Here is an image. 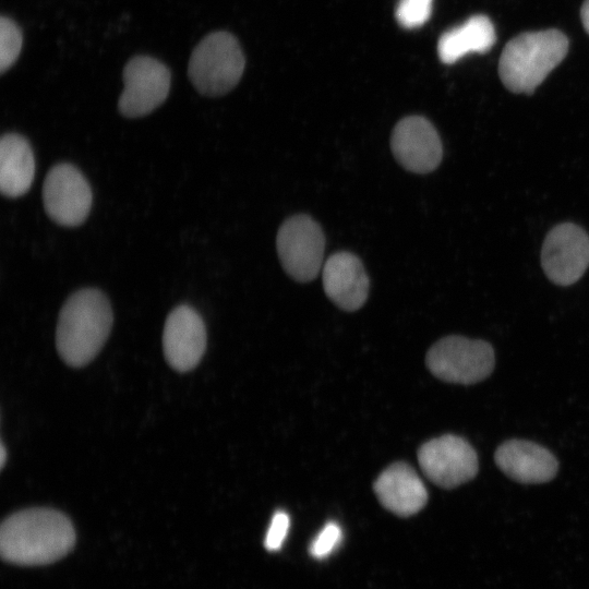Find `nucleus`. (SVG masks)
<instances>
[{
  "instance_id": "f257e3e1",
  "label": "nucleus",
  "mask_w": 589,
  "mask_h": 589,
  "mask_svg": "<svg viewBox=\"0 0 589 589\" xmlns=\"http://www.w3.org/2000/svg\"><path fill=\"white\" fill-rule=\"evenodd\" d=\"M75 542L71 520L62 513L34 507L12 514L0 528L2 557L19 565H43L63 557Z\"/></svg>"
},
{
  "instance_id": "f03ea898",
  "label": "nucleus",
  "mask_w": 589,
  "mask_h": 589,
  "mask_svg": "<svg viewBox=\"0 0 589 589\" xmlns=\"http://www.w3.org/2000/svg\"><path fill=\"white\" fill-rule=\"evenodd\" d=\"M112 310L98 289L84 288L64 302L56 332L57 350L74 368L91 362L99 352L112 326Z\"/></svg>"
},
{
  "instance_id": "7ed1b4c3",
  "label": "nucleus",
  "mask_w": 589,
  "mask_h": 589,
  "mask_svg": "<svg viewBox=\"0 0 589 589\" xmlns=\"http://www.w3.org/2000/svg\"><path fill=\"white\" fill-rule=\"evenodd\" d=\"M568 50L566 36L557 29L522 33L504 47L498 74L514 93H532L561 63Z\"/></svg>"
},
{
  "instance_id": "20e7f679",
  "label": "nucleus",
  "mask_w": 589,
  "mask_h": 589,
  "mask_svg": "<svg viewBox=\"0 0 589 589\" xmlns=\"http://www.w3.org/2000/svg\"><path fill=\"white\" fill-rule=\"evenodd\" d=\"M245 61L237 38L224 31L206 35L193 49L188 76L205 96H221L240 81Z\"/></svg>"
},
{
  "instance_id": "39448f33",
  "label": "nucleus",
  "mask_w": 589,
  "mask_h": 589,
  "mask_svg": "<svg viewBox=\"0 0 589 589\" xmlns=\"http://www.w3.org/2000/svg\"><path fill=\"white\" fill-rule=\"evenodd\" d=\"M425 362L437 378L467 385L486 378L494 369L495 357L490 344L453 335L436 341Z\"/></svg>"
},
{
  "instance_id": "423d86ee",
  "label": "nucleus",
  "mask_w": 589,
  "mask_h": 589,
  "mask_svg": "<svg viewBox=\"0 0 589 589\" xmlns=\"http://www.w3.org/2000/svg\"><path fill=\"white\" fill-rule=\"evenodd\" d=\"M276 249L284 271L298 283H309L323 266L324 232L309 215L290 216L277 231Z\"/></svg>"
},
{
  "instance_id": "0eeeda50",
  "label": "nucleus",
  "mask_w": 589,
  "mask_h": 589,
  "mask_svg": "<svg viewBox=\"0 0 589 589\" xmlns=\"http://www.w3.org/2000/svg\"><path fill=\"white\" fill-rule=\"evenodd\" d=\"M123 82L118 109L127 118H139L151 113L167 99L171 73L155 58L135 56L123 69Z\"/></svg>"
},
{
  "instance_id": "6e6552de",
  "label": "nucleus",
  "mask_w": 589,
  "mask_h": 589,
  "mask_svg": "<svg viewBox=\"0 0 589 589\" xmlns=\"http://www.w3.org/2000/svg\"><path fill=\"white\" fill-rule=\"evenodd\" d=\"M47 215L58 225L75 227L87 217L93 202L92 189L83 173L70 164H58L47 173L43 187Z\"/></svg>"
},
{
  "instance_id": "1a4fd4ad",
  "label": "nucleus",
  "mask_w": 589,
  "mask_h": 589,
  "mask_svg": "<svg viewBox=\"0 0 589 589\" xmlns=\"http://www.w3.org/2000/svg\"><path fill=\"white\" fill-rule=\"evenodd\" d=\"M419 465L434 484L452 489L471 480L478 472V456L462 437L442 435L424 443L418 450Z\"/></svg>"
},
{
  "instance_id": "9d476101",
  "label": "nucleus",
  "mask_w": 589,
  "mask_h": 589,
  "mask_svg": "<svg viewBox=\"0 0 589 589\" xmlns=\"http://www.w3.org/2000/svg\"><path fill=\"white\" fill-rule=\"evenodd\" d=\"M541 264L553 283L574 284L589 265L588 235L574 224L555 226L543 242Z\"/></svg>"
},
{
  "instance_id": "9b49d317",
  "label": "nucleus",
  "mask_w": 589,
  "mask_h": 589,
  "mask_svg": "<svg viewBox=\"0 0 589 589\" xmlns=\"http://www.w3.org/2000/svg\"><path fill=\"white\" fill-rule=\"evenodd\" d=\"M390 149L396 161L407 171L429 173L443 157V145L433 124L421 116L399 120L390 136Z\"/></svg>"
},
{
  "instance_id": "f8f14e48",
  "label": "nucleus",
  "mask_w": 589,
  "mask_h": 589,
  "mask_svg": "<svg viewBox=\"0 0 589 589\" xmlns=\"http://www.w3.org/2000/svg\"><path fill=\"white\" fill-rule=\"evenodd\" d=\"M163 348L172 369L187 372L197 365L206 349V328L193 308L181 304L169 313L163 333Z\"/></svg>"
},
{
  "instance_id": "ddd939ff",
  "label": "nucleus",
  "mask_w": 589,
  "mask_h": 589,
  "mask_svg": "<svg viewBox=\"0 0 589 589\" xmlns=\"http://www.w3.org/2000/svg\"><path fill=\"white\" fill-rule=\"evenodd\" d=\"M322 284L328 299L344 311H357L368 299L369 276L352 252L338 251L328 256L323 265Z\"/></svg>"
},
{
  "instance_id": "4468645a",
  "label": "nucleus",
  "mask_w": 589,
  "mask_h": 589,
  "mask_svg": "<svg viewBox=\"0 0 589 589\" xmlns=\"http://www.w3.org/2000/svg\"><path fill=\"white\" fill-rule=\"evenodd\" d=\"M495 462L506 476L521 483L548 482L558 467L551 452L522 440L504 442L495 452Z\"/></svg>"
},
{
  "instance_id": "2eb2a0df",
  "label": "nucleus",
  "mask_w": 589,
  "mask_h": 589,
  "mask_svg": "<svg viewBox=\"0 0 589 589\" xmlns=\"http://www.w3.org/2000/svg\"><path fill=\"white\" fill-rule=\"evenodd\" d=\"M373 488L380 503L401 517L417 514L428 502L424 483L405 462L393 464L383 470Z\"/></svg>"
},
{
  "instance_id": "dca6fc26",
  "label": "nucleus",
  "mask_w": 589,
  "mask_h": 589,
  "mask_svg": "<svg viewBox=\"0 0 589 589\" xmlns=\"http://www.w3.org/2000/svg\"><path fill=\"white\" fill-rule=\"evenodd\" d=\"M35 158L28 141L17 133H7L0 141V190L4 196L25 194L34 180Z\"/></svg>"
},
{
  "instance_id": "f3484780",
  "label": "nucleus",
  "mask_w": 589,
  "mask_h": 589,
  "mask_svg": "<svg viewBox=\"0 0 589 589\" xmlns=\"http://www.w3.org/2000/svg\"><path fill=\"white\" fill-rule=\"evenodd\" d=\"M495 43V29L485 15H473L461 25L445 32L438 39L437 53L450 64L470 52H486Z\"/></svg>"
},
{
  "instance_id": "a211bd4d",
  "label": "nucleus",
  "mask_w": 589,
  "mask_h": 589,
  "mask_svg": "<svg viewBox=\"0 0 589 589\" xmlns=\"http://www.w3.org/2000/svg\"><path fill=\"white\" fill-rule=\"evenodd\" d=\"M23 45V34L10 17H0V72L4 73L17 59Z\"/></svg>"
},
{
  "instance_id": "6ab92c4d",
  "label": "nucleus",
  "mask_w": 589,
  "mask_h": 589,
  "mask_svg": "<svg viewBox=\"0 0 589 589\" xmlns=\"http://www.w3.org/2000/svg\"><path fill=\"white\" fill-rule=\"evenodd\" d=\"M432 0H399L396 8V20L405 28L423 25L430 17Z\"/></svg>"
},
{
  "instance_id": "aec40b11",
  "label": "nucleus",
  "mask_w": 589,
  "mask_h": 589,
  "mask_svg": "<svg viewBox=\"0 0 589 589\" xmlns=\"http://www.w3.org/2000/svg\"><path fill=\"white\" fill-rule=\"evenodd\" d=\"M341 540V529L336 522L326 524L310 545V554L315 558L328 556Z\"/></svg>"
},
{
  "instance_id": "412c9836",
  "label": "nucleus",
  "mask_w": 589,
  "mask_h": 589,
  "mask_svg": "<svg viewBox=\"0 0 589 589\" xmlns=\"http://www.w3.org/2000/svg\"><path fill=\"white\" fill-rule=\"evenodd\" d=\"M290 527V518L287 513L277 510L269 524L265 537V548L268 551H277L281 548Z\"/></svg>"
},
{
  "instance_id": "4be33fe9",
  "label": "nucleus",
  "mask_w": 589,
  "mask_h": 589,
  "mask_svg": "<svg viewBox=\"0 0 589 589\" xmlns=\"http://www.w3.org/2000/svg\"><path fill=\"white\" fill-rule=\"evenodd\" d=\"M580 17L584 28L589 34V0H585L580 10Z\"/></svg>"
},
{
  "instance_id": "5701e85b",
  "label": "nucleus",
  "mask_w": 589,
  "mask_h": 589,
  "mask_svg": "<svg viewBox=\"0 0 589 589\" xmlns=\"http://www.w3.org/2000/svg\"><path fill=\"white\" fill-rule=\"evenodd\" d=\"M0 455H1L0 465H1V468H3L5 464V458H7V450H5L4 444H1Z\"/></svg>"
}]
</instances>
